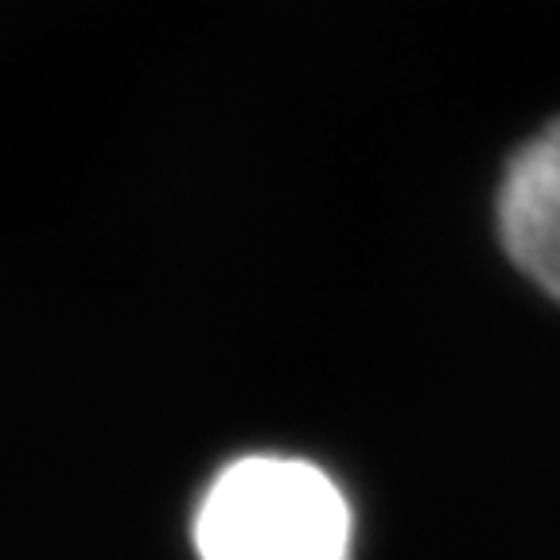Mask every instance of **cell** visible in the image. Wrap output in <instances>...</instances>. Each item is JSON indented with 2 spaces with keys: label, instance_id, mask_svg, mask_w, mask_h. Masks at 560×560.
Masks as SVG:
<instances>
[{
  "label": "cell",
  "instance_id": "6da1fadb",
  "mask_svg": "<svg viewBox=\"0 0 560 560\" xmlns=\"http://www.w3.org/2000/svg\"><path fill=\"white\" fill-rule=\"evenodd\" d=\"M354 514L324 467L292 455H245L195 510L199 560H350Z\"/></svg>",
  "mask_w": 560,
  "mask_h": 560
},
{
  "label": "cell",
  "instance_id": "7a4b0ae2",
  "mask_svg": "<svg viewBox=\"0 0 560 560\" xmlns=\"http://www.w3.org/2000/svg\"><path fill=\"white\" fill-rule=\"evenodd\" d=\"M499 237L517 272L560 304V121L510 160L499 187Z\"/></svg>",
  "mask_w": 560,
  "mask_h": 560
}]
</instances>
